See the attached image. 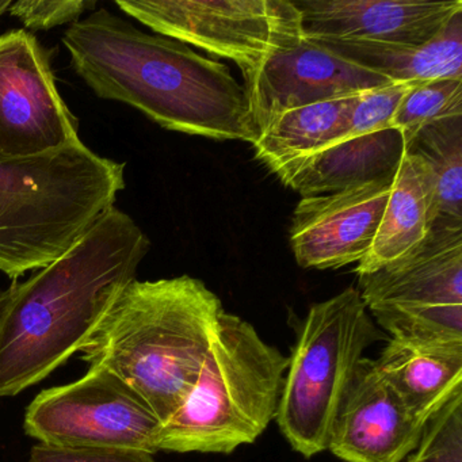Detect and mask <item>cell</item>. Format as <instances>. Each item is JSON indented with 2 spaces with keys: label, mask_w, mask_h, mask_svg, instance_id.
<instances>
[{
  "label": "cell",
  "mask_w": 462,
  "mask_h": 462,
  "mask_svg": "<svg viewBox=\"0 0 462 462\" xmlns=\"http://www.w3.org/2000/svg\"><path fill=\"white\" fill-rule=\"evenodd\" d=\"M424 426L378 373L374 359L362 358L327 450L346 462H402L415 450Z\"/></svg>",
  "instance_id": "obj_13"
},
{
  "label": "cell",
  "mask_w": 462,
  "mask_h": 462,
  "mask_svg": "<svg viewBox=\"0 0 462 462\" xmlns=\"http://www.w3.org/2000/svg\"><path fill=\"white\" fill-rule=\"evenodd\" d=\"M405 152L418 156L429 167L435 221L462 224V117L424 126Z\"/></svg>",
  "instance_id": "obj_20"
},
{
  "label": "cell",
  "mask_w": 462,
  "mask_h": 462,
  "mask_svg": "<svg viewBox=\"0 0 462 462\" xmlns=\"http://www.w3.org/2000/svg\"><path fill=\"white\" fill-rule=\"evenodd\" d=\"M308 40L392 83L416 86L440 79H462V12L457 13L438 36L423 45Z\"/></svg>",
  "instance_id": "obj_17"
},
{
  "label": "cell",
  "mask_w": 462,
  "mask_h": 462,
  "mask_svg": "<svg viewBox=\"0 0 462 462\" xmlns=\"http://www.w3.org/2000/svg\"><path fill=\"white\" fill-rule=\"evenodd\" d=\"M462 117V79H440L412 86L402 97L392 129L402 136L405 150L430 124Z\"/></svg>",
  "instance_id": "obj_21"
},
{
  "label": "cell",
  "mask_w": 462,
  "mask_h": 462,
  "mask_svg": "<svg viewBox=\"0 0 462 462\" xmlns=\"http://www.w3.org/2000/svg\"><path fill=\"white\" fill-rule=\"evenodd\" d=\"M80 142L56 88L51 53L23 31L0 36V158H31Z\"/></svg>",
  "instance_id": "obj_10"
},
{
  "label": "cell",
  "mask_w": 462,
  "mask_h": 462,
  "mask_svg": "<svg viewBox=\"0 0 462 462\" xmlns=\"http://www.w3.org/2000/svg\"><path fill=\"white\" fill-rule=\"evenodd\" d=\"M405 147L396 129L340 140L275 172L302 197L321 196L393 177Z\"/></svg>",
  "instance_id": "obj_15"
},
{
  "label": "cell",
  "mask_w": 462,
  "mask_h": 462,
  "mask_svg": "<svg viewBox=\"0 0 462 462\" xmlns=\"http://www.w3.org/2000/svg\"><path fill=\"white\" fill-rule=\"evenodd\" d=\"M393 177L302 197L289 229V242L299 266L340 269L364 261L374 243Z\"/></svg>",
  "instance_id": "obj_12"
},
{
  "label": "cell",
  "mask_w": 462,
  "mask_h": 462,
  "mask_svg": "<svg viewBox=\"0 0 462 462\" xmlns=\"http://www.w3.org/2000/svg\"><path fill=\"white\" fill-rule=\"evenodd\" d=\"M223 313L220 299L197 278L134 280L80 358L117 375L163 423L196 383Z\"/></svg>",
  "instance_id": "obj_3"
},
{
  "label": "cell",
  "mask_w": 462,
  "mask_h": 462,
  "mask_svg": "<svg viewBox=\"0 0 462 462\" xmlns=\"http://www.w3.org/2000/svg\"><path fill=\"white\" fill-rule=\"evenodd\" d=\"M289 356L224 310L199 378L162 423L158 451L229 454L255 442L277 415Z\"/></svg>",
  "instance_id": "obj_5"
},
{
  "label": "cell",
  "mask_w": 462,
  "mask_h": 462,
  "mask_svg": "<svg viewBox=\"0 0 462 462\" xmlns=\"http://www.w3.org/2000/svg\"><path fill=\"white\" fill-rule=\"evenodd\" d=\"M29 462H156L153 454L117 448H60L37 443Z\"/></svg>",
  "instance_id": "obj_25"
},
{
  "label": "cell",
  "mask_w": 462,
  "mask_h": 462,
  "mask_svg": "<svg viewBox=\"0 0 462 462\" xmlns=\"http://www.w3.org/2000/svg\"><path fill=\"white\" fill-rule=\"evenodd\" d=\"M385 339L353 286L310 308L275 415L293 450L310 458L328 448L337 410L365 351Z\"/></svg>",
  "instance_id": "obj_6"
},
{
  "label": "cell",
  "mask_w": 462,
  "mask_h": 462,
  "mask_svg": "<svg viewBox=\"0 0 462 462\" xmlns=\"http://www.w3.org/2000/svg\"><path fill=\"white\" fill-rule=\"evenodd\" d=\"M358 291L391 337L462 342V224L435 221L413 253L358 274Z\"/></svg>",
  "instance_id": "obj_7"
},
{
  "label": "cell",
  "mask_w": 462,
  "mask_h": 462,
  "mask_svg": "<svg viewBox=\"0 0 462 462\" xmlns=\"http://www.w3.org/2000/svg\"><path fill=\"white\" fill-rule=\"evenodd\" d=\"M151 242L113 207L63 256L0 291V399L50 377L88 343Z\"/></svg>",
  "instance_id": "obj_1"
},
{
  "label": "cell",
  "mask_w": 462,
  "mask_h": 462,
  "mask_svg": "<svg viewBox=\"0 0 462 462\" xmlns=\"http://www.w3.org/2000/svg\"><path fill=\"white\" fill-rule=\"evenodd\" d=\"M374 365L424 424L462 389V342L389 337Z\"/></svg>",
  "instance_id": "obj_16"
},
{
  "label": "cell",
  "mask_w": 462,
  "mask_h": 462,
  "mask_svg": "<svg viewBox=\"0 0 462 462\" xmlns=\"http://www.w3.org/2000/svg\"><path fill=\"white\" fill-rule=\"evenodd\" d=\"M116 5L159 36L228 59L242 72L304 39L293 0H117Z\"/></svg>",
  "instance_id": "obj_8"
},
{
  "label": "cell",
  "mask_w": 462,
  "mask_h": 462,
  "mask_svg": "<svg viewBox=\"0 0 462 462\" xmlns=\"http://www.w3.org/2000/svg\"><path fill=\"white\" fill-rule=\"evenodd\" d=\"M412 86L405 83H392V85L359 94L348 112L345 139L392 129V118L402 97Z\"/></svg>",
  "instance_id": "obj_23"
},
{
  "label": "cell",
  "mask_w": 462,
  "mask_h": 462,
  "mask_svg": "<svg viewBox=\"0 0 462 462\" xmlns=\"http://www.w3.org/2000/svg\"><path fill=\"white\" fill-rule=\"evenodd\" d=\"M434 221V183L429 167L418 156L404 152L374 243L356 266V274L374 272L413 253L429 236Z\"/></svg>",
  "instance_id": "obj_18"
},
{
  "label": "cell",
  "mask_w": 462,
  "mask_h": 462,
  "mask_svg": "<svg viewBox=\"0 0 462 462\" xmlns=\"http://www.w3.org/2000/svg\"><path fill=\"white\" fill-rule=\"evenodd\" d=\"M305 39L423 45L462 12L461 0H293Z\"/></svg>",
  "instance_id": "obj_14"
},
{
  "label": "cell",
  "mask_w": 462,
  "mask_h": 462,
  "mask_svg": "<svg viewBox=\"0 0 462 462\" xmlns=\"http://www.w3.org/2000/svg\"><path fill=\"white\" fill-rule=\"evenodd\" d=\"M405 462H462V389L429 419Z\"/></svg>",
  "instance_id": "obj_22"
},
{
  "label": "cell",
  "mask_w": 462,
  "mask_h": 462,
  "mask_svg": "<svg viewBox=\"0 0 462 462\" xmlns=\"http://www.w3.org/2000/svg\"><path fill=\"white\" fill-rule=\"evenodd\" d=\"M96 2L85 0H20L10 6V14L21 21L26 29L33 32L50 31L58 26L79 21L88 9H94Z\"/></svg>",
  "instance_id": "obj_24"
},
{
  "label": "cell",
  "mask_w": 462,
  "mask_h": 462,
  "mask_svg": "<svg viewBox=\"0 0 462 462\" xmlns=\"http://www.w3.org/2000/svg\"><path fill=\"white\" fill-rule=\"evenodd\" d=\"M124 189L125 163L82 140L31 158H0V272L17 280L63 256Z\"/></svg>",
  "instance_id": "obj_4"
},
{
  "label": "cell",
  "mask_w": 462,
  "mask_h": 462,
  "mask_svg": "<svg viewBox=\"0 0 462 462\" xmlns=\"http://www.w3.org/2000/svg\"><path fill=\"white\" fill-rule=\"evenodd\" d=\"M162 421L123 380L88 367L79 380L40 392L23 416V431L60 448H117L158 453Z\"/></svg>",
  "instance_id": "obj_9"
},
{
  "label": "cell",
  "mask_w": 462,
  "mask_h": 462,
  "mask_svg": "<svg viewBox=\"0 0 462 462\" xmlns=\"http://www.w3.org/2000/svg\"><path fill=\"white\" fill-rule=\"evenodd\" d=\"M12 4L13 2H10V0H0V17H2L5 13L9 12Z\"/></svg>",
  "instance_id": "obj_26"
},
{
  "label": "cell",
  "mask_w": 462,
  "mask_h": 462,
  "mask_svg": "<svg viewBox=\"0 0 462 462\" xmlns=\"http://www.w3.org/2000/svg\"><path fill=\"white\" fill-rule=\"evenodd\" d=\"M63 44L78 77L101 99L190 136L251 144L258 136L231 69L183 42L145 33L102 9L69 25Z\"/></svg>",
  "instance_id": "obj_2"
},
{
  "label": "cell",
  "mask_w": 462,
  "mask_h": 462,
  "mask_svg": "<svg viewBox=\"0 0 462 462\" xmlns=\"http://www.w3.org/2000/svg\"><path fill=\"white\" fill-rule=\"evenodd\" d=\"M242 75L256 134L286 110L359 96L392 85L391 80L305 37L296 47L275 53Z\"/></svg>",
  "instance_id": "obj_11"
},
{
  "label": "cell",
  "mask_w": 462,
  "mask_h": 462,
  "mask_svg": "<svg viewBox=\"0 0 462 462\" xmlns=\"http://www.w3.org/2000/svg\"><path fill=\"white\" fill-rule=\"evenodd\" d=\"M358 96L319 102L275 116L253 143L255 156L273 174L345 139Z\"/></svg>",
  "instance_id": "obj_19"
}]
</instances>
